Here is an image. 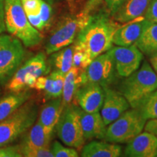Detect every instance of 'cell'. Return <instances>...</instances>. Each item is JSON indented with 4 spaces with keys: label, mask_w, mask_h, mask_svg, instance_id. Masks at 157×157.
I'll list each match as a JSON object with an SVG mask.
<instances>
[{
    "label": "cell",
    "mask_w": 157,
    "mask_h": 157,
    "mask_svg": "<svg viewBox=\"0 0 157 157\" xmlns=\"http://www.w3.org/2000/svg\"><path fill=\"white\" fill-rule=\"evenodd\" d=\"M104 100L101 107V117L105 124L109 125L129 109V103L120 92L109 87H103Z\"/></svg>",
    "instance_id": "obj_12"
},
{
    "label": "cell",
    "mask_w": 157,
    "mask_h": 157,
    "mask_svg": "<svg viewBox=\"0 0 157 157\" xmlns=\"http://www.w3.org/2000/svg\"><path fill=\"white\" fill-rule=\"evenodd\" d=\"M25 56L23 43L10 35H0V82H9Z\"/></svg>",
    "instance_id": "obj_8"
},
{
    "label": "cell",
    "mask_w": 157,
    "mask_h": 157,
    "mask_svg": "<svg viewBox=\"0 0 157 157\" xmlns=\"http://www.w3.org/2000/svg\"><path fill=\"white\" fill-rule=\"evenodd\" d=\"M150 63L151 66L156 74H157V54L150 58Z\"/></svg>",
    "instance_id": "obj_39"
},
{
    "label": "cell",
    "mask_w": 157,
    "mask_h": 157,
    "mask_svg": "<svg viewBox=\"0 0 157 157\" xmlns=\"http://www.w3.org/2000/svg\"><path fill=\"white\" fill-rule=\"evenodd\" d=\"M38 117V106L34 101L25 102L0 121V146L10 144L30 129Z\"/></svg>",
    "instance_id": "obj_4"
},
{
    "label": "cell",
    "mask_w": 157,
    "mask_h": 157,
    "mask_svg": "<svg viewBox=\"0 0 157 157\" xmlns=\"http://www.w3.org/2000/svg\"><path fill=\"white\" fill-rule=\"evenodd\" d=\"M121 154L119 145L102 141H92L84 146L82 151L83 157H118Z\"/></svg>",
    "instance_id": "obj_22"
},
{
    "label": "cell",
    "mask_w": 157,
    "mask_h": 157,
    "mask_svg": "<svg viewBox=\"0 0 157 157\" xmlns=\"http://www.w3.org/2000/svg\"><path fill=\"white\" fill-rule=\"evenodd\" d=\"M145 18L151 23H157V0H152L144 13Z\"/></svg>",
    "instance_id": "obj_32"
},
{
    "label": "cell",
    "mask_w": 157,
    "mask_h": 157,
    "mask_svg": "<svg viewBox=\"0 0 157 157\" xmlns=\"http://www.w3.org/2000/svg\"><path fill=\"white\" fill-rule=\"evenodd\" d=\"M152 0H126L113 15L115 21L119 23L129 21L143 16Z\"/></svg>",
    "instance_id": "obj_20"
},
{
    "label": "cell",
    "mask_w": 157,
    "mask_h": 157,
    "mask_svg": "<svg viewBox=\"0 0 157 157\" xmlns=\"http://www.w3.org/2000/svg\"><path fill=\"white\" fill-rule=\"evenodd\" d=\"M39 15H40L41 19H42L45 27H46L50 23L51 15H52V8H51L50 5H48L43 0H42V2H41Z\"/></svg>",
    "instance_id": "obj_31"
},
{
    "label": "cell",
    "mask_w": 157,
    "mask_h": 157,
    "mask_svg": "<svg viewBox=\"0 0 157 157\" xmlns=\"http://www.w3.org/2000/svg\"><path fill=\"white\" fill-rule=\"evenodd\" d=\"M65 74L54 71L48 76H40L36 78L34 88L44 90L45 98L52 100L62 96Z\"/></svg>",
    "instance_id": "obj_18"
},
{
    "label": "cell",
    "mask_w": 157,
    "mask_h": 157,
    "mask_svg": "<svg viewBox=\"0 0 157 157\" xmlns=\"http://www.w3.org/2000/svg\"><path fill=\"white\" fill-rule=\"evenodd\" d=\"M52 62L55 71L66 74L73 66V47H65L53 52Z\"/></svg>",
    "instance_id": "obj_25"
},
{
    "label": "cell",
    "mask_w": 157,
    "mask_h": 157,
    "mask_svg": "<svg viewBox=\"0 0 157 157\" xmlns=\"http://www.w3.org/2000/svg\"><path fill=\"white\" fill-rule=\"evenodd\" d=\"M126 0H105L108 10L111 15H113L123 5Z\"/></svg>",
    "instance_id": "obj_34"
},
{
    "label": "cell",
    "mask_w": 157,
    "mask_h": 157,
    "mask_svg": "<svg viewBox=\"0 0 157 157\" xmlns=\"http://www.w3.org/2000/svg\"><path fill=\"white\" fill-rule=\"evenodd\" d=\"M137 109L146 120L157 119V90L148 95Z\"/></svg>",
    "instance_id": "obj_26"
},
{
    "label": "cell",
    "mask_w": 157,
    "mask_h": 157,
    "mask_svg": "<svg viewBox=\"0 0 157 157\" xmlns=\"http://www.w3.org/2000/svg\"><path fill=\"white\" fill-rule=\"evenodd\" d=\"M143 55L151 57L157 54V23H151L135 43Z\"/></svg>",
    "instance_id": "obj_24"
},
{
    "label": "cell",
    "mask_w": 157,
    "mask_h": 157,
    "mask_svg": "<svg viewBox=\"0 0 157 157\" xmlns=\"http://www.w3.org/2000/svg\"><path fill=\"white\" fill-rule=\"evenodd\" d=\"M101 0H89L87 5H86L85 10H84L87 12V13H89L90 10H92L95 8L96 6L101 2Z\"/></svg>",
    "instance_id": "obj_38"
},
{
    "label": "cell",
    "mask_w": 157,
    "mask_h": 157,
    "mask_svg": "<svg viewBox=\"0 0 157 157\" xmlns=\"http://www.w3.org/2000/svg\"><path fill=\"white\" fill-rule=\"evenodd\" d=\"M81 108L74 104L66 105L56 124L57 135L64 144L79 148L85 142L81 125Z\"/></svg>",
    "instance_id": "obj_7"
},
{
    "label": "cell",
    "mask_w": 157,
    "mask_h": 157,
    "mask_svg": "<svg viewBox=\"0 0 157 157\" xmlns=\"http://www.w3.org/2000/svg\"><path fill=\"white\" fill-rule=\"evenodd\" d=\"M50 150L55 157H76L78 156L75 149L71 148V147H65L57 140L53 143Z\"/></svg>",
    "instance_id": "obj_28"
},
{
    "label": "cell",
    "mask_w": 157,
    "mask_h": 157,
    "mask_svg": "<svg viewBox=\"0 0 157 157\" xmlns=\"http://www.w3.org/2000/svg\"><path fill=\"white\" fill-rule=\"evenodd\" d=\"M86 82H87V80L85 70L72 66L71 68L65 74L61 96L63 107L71 103L78 88Z\"/></svg>",
    "instance_id": "obj_17"
},
{
    "label": "cell",
    "mask_w": 157,
    "mask_h": 157,
    "mask_svg": "<svg viewBox=\"0 0 157 157\" xmlns=\"http://www.w3.org/2000/svg\"><path fill=\"white\" fill-rule=\"evenodd\" d=\"M19 147V151L22 156L25 157H53L50 148H28Z\"/></svg>",
    "instance_id": "obj_29"
},
{
    "label": "cell",
    "mask_w": 157,
    "mask_h": 157,
    "mask_svg": "<svg viewBox=\"0 0 157 157\" xmlns=\"http://www.w3.org/2000/svg\"><path fill=\"white\" fill-rule=\"evenodd\" d=\"M18 146H0V157H21Z\"/></svg>",
    "instance_id": "obj_33"
},
{
    "label": "cell",
    "mask_w": 157,
    "mask_h": 157,
    "mask_svg": "<svg viewBox=\"0 0 157 157\" xmlns=\"http://www.w3.org/2000/svg\"><path fill=\"white\" fill-rule=\"evenodd\" d=\"M21 2L26 15L39 14L42 0H21Z\"/></svg>",
    "instance_id": "obj_30"
},
{
    "label": "cell",
    "mask_w": 157,
    "mask_h": 157,
    "mask_svg": "<svg viewBox=\"0 0 157 157\" xmlns=\"http://www.w3.org/2000/svg\"><path fill=\"white\" fill-rule=\"evenodd\" d=\"M120 25L105 14L91 16L89 22L78 33L75 43L89 53L92 59L112 48V39Z\"/></svg>",
    "instance_id": "obj_1"
},
{
    "label": "cell",
    "mask_w": 157,
    "mask_h": 157,
    "mask_svg": "<svg viewBox=\"0 0 157 157\" xmlns=\"http://www.w3.org/2000/svg\"><path fill=\"white\" fill-rule=\"evenodd\" d=\"M128 23V24L120 26L116 31L112 39L113 44L121 47H129L135 44L151 22L141 16Z\"/></svg>",
    "instance_id": "obj_14"
},
{
    "label": "cell",
    "mask_w": 157,
    "mask_h": 157,
    "mask_svg": "<svg viewBox=\"0 0 157 157\" xmlns=\"http://www.w3.org/2000/svg\"><path fill=\"white\" fill-rule=\"evenodd\" d=\"M91 16L84 10L76 15L66 17L57 25L45 45L48 55L52 54L74 42L80 31L87 24Z\"/></svg>",
    "instance_id": "obj_5"
},
{
    "label": "cell",
    "mask_w": 157,
    "mask_h": 157,
    "mask_svg": "<svg viewBox=\"0 0 157 157\" xmlns=\"http://www.w3.org/2000/svg\"><path fill=\"white\" fill-rule=\"evenodd\" d=\"M146 122L138 109L127 110L109 124L104 139L111 143H127L142 132Z\"/></svg>",
    "instance_id": "obj_6"
},
{
    "label": "cell",
    "mask_w": 157,
    "mask_h": 157,
    "mask_svg": "<svg viewBox=\"0 0 157 157\" xmlns=\"http://www.w3.org/2000/svg\"><path fill=\"white\" fill-rule=\"evenodd\" d=\"M124 156L129 157L157 156V137L151 133L141 132L128 142Z\"/></svg>",
    "instance_id": "obj_15"
},
{
    "label": "cell",
    "mask_w": 157,
    "mask_h": 157,
    "mask_svg": "<svg viewBox=\"0 0 157 157\" xmlns=\"http://www.w3.org/2000/svg\"><path fill=\"white\" fill-rule=\"evenodd\" d=\"M107 52L113 60L117 74L121 77H127L138 69L143 60V54L135 44L113 47Z\"/></svg>",
    "instance_id": "obj_9"
},
{
    "label": "cell",
    "mask_w": 157,
    "mask_h": 157,
    "mask_svg": "<svg viewBox=\"0 0 157 157\" xmlns=\"http://www.w3.org/2000/svg\"><path fill=\"white\" fill-rule=\"evenodd\" d=\"M87 82L108 87L114 79L117 74L114 64L109 54L103 53L95 58L85 70Z\"/></svg>",
    "instance_id": "obj_10"
},
{
    "label": "cell",
    "mask_w": 157,
    "mask_h": 157,
    "mask_svg": "<svg viewBox=\"0 0 157 157\" xmlns=\"http://www.w3.org/2000/svg\"><path fill=\"white\" fill-rule=\"evenodd\" d=\"M46 58L42 52L27 60L23 66L18 68L13 74L7 84V88L12 92H18L25 89L24 76L26 74H31L36 78L48 72Z\"/></svg>",
    "instance_id": "obj_11"
},
{
    "label": "cell",
    "mask_w": 157,
    "mask_h": 157,
    "mask_svg": "<svg viewBox=\"0 0 157 157\" xmlns=\"http://www.w3.org/2000/svg\"><path fill=\"white\" fill-rule=\"evenodd\" d=\"M80 120L85 140L105 138L106 125L104 123L99 111L86 112L82 109Z\"/></svg>",
    "instance_id": "obj_16"
},
{
    "label": "cell",
    "mask_w": 157,
    "mask_h": 157,
    "mask_svg": "<svg viewBox=\"0 0 157 157\" xmlns=\"http://www.w3.org/2000/svg\"><path fill=\"white\" fill-rule=\"evenodd\" d=\"M86 112H97L101 109L104 100V90L100 84L86 82L81 86L74 98Z\"/></svg>",
    "instance_id": "obj_13"
},
{
    "label": "cell",
    "mask_w": 157,
    "mask_h": 157,
    "mask_svg": "<svg viewBox=\"0 0 157 157\" xmlns=\"http://www.w3.org/2000/svg\"><path fill=\"white\" fill-rule=\"evenodd\" d=\"M6 31L5 17V0H0V34Z\"/></svg>",
    "instance_id": "obj_37"
},
{
    "label": "cell",
    "mask_w": 157,
    "mask_h": 157,
    "mask_svg": "<svg viewBox=\"0 0 157 157\" xmlns=\"http://www.w3.org/2000/svg\"><path fill=\"white\" fill-rule=\"evenodd\" d=\"M93 59L82 47L79 44L74 43L73 46V66L80 68V69L86 70Z\"/></svg>",
    "instance_id": "obj_27"
},
{
    "label": "cell",
    "mask_w": 157,
    "mask_h": 157,
    "mask_svg": "<svg viewBox=\"0 0 157 157\" xmlns=\"http://www.w3.org/2000/svg\"><path fill=\"white\" fill-rule=\"evenodd\" d=\"M30 97V92L28 90H21L14 92V93L10 94L3 98L0 101V121L19 109L29 101Z\"/></svg>",
    "instance_id": "obj_23"
},
{
    "label": "cell",
    "mask_w": 157,
    "mask_h": 157,
    "mask_svg": "<svg viewBox=\"0 0 157 157\" xmlns=\"http://www.w3.org/2000/svg\"><path fill=\"white\" fill-rule=\"evenodd\" d=\"M144 129L146 132L151 133L157 137V119H150L146 122Z\"/></svg>",
    "instance_id": "obj_36"
},
{
    "label": "cell",
    "mask_w": 157,
    "mask_h": 157,
    "mask_svg": "<svg viewBox=\"0 0 157 157\" xmlns=\"http://www.w3.org/2000/svg\"><path fill=\"white\" fill-rule=\"evenodd\" d=\"M52 135L47 132L42 125L37 121L23 137L22 143L19 146L28 148H50Z\"/></svg>",
    "instance_id": "obj_21"
},
{
    "label": "cell",
    "mask_w": 157,
    "mask_h": 157,
    "mask_svg": "<svg viewBox=\"0 0 157 157\" xmlns=\"http://www.w3.org/2000/svg\"><path fill=\"white\" fill-rule=\"evenodd\" d=\"M6 30L21 41L26 48L41 42L42 36L29 21L21 0H5Z\"/></svg>",
    "instance_id": "obj_3"
},
{
    "label": "cell",
    "mask_w": 157,
    "mask_h": 157,
    "mask_svg": "<svg viewBox=\"0 0 157 157\" xmlns=\"http://www.w3.org/2000/svg\"><path fill=\"white\" fill-rule=\"evenodd\" d=\"M63 109L61 97L50 100L42 108L38 121L48 133L52 134Z\"/></svg>",
    "instance_id": "obj_19"
},
{
    "label": "cell",
    "mask_w": 157,
    "mask_h": 157,
    "mask_svg": "<svg viewBox=\"0 0 157 157\" xmlns=\"http://www.w3.org/2000/svg\"><path fill=\"white\" fill-rule=\"evenodd\" d=\"M157 90V74L148 62L125 77L120 85V93L133 109H137L144 100Z\"/></svg>",
    "instance_id": "obj_2"
},
{
    "label": "cell",
    "mask_w": 157,
    "mask_h": 157,
    "mask_svg": "<svg viewBox=\"0 0 157 157\" xmlns=\"http://www.w3.org/2000/svg\"><path fill=\"white\" fill-rule=\"evenodd\" d=\"M29 21L35 29L38 31H42L45 28V25L41 19L40 15H26Z\"/></svg>",
    "instance_id": "obj_35"
}]
</instances>
